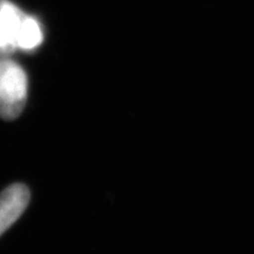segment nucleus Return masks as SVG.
I'll return each instance as SVG.
<instances>
[{
	"mask_svg": "<svg viewBox=\"0 0 254 254\" xmlns=\"http://www.w3.org/2000/svg\"><path fill=\"white\" fill-rule=\"evenodd\" d=\"M28 79L15 62L0 60V118L6 121L18 118L26 105Z\"/></svg>",
	"mask_w": 254,
	"mask_h": 254,
	"instance_id": "f257e3e1",
	"label": "nucleus"
},
{
	"mask_svg": "<svg viewBox=\"0 0 254 254\" xmlns=\"http://www.w3.org/2000/svg\"><path fill=\"white\" fill-rule=\"evenodd\" d=\"M30 202V190L21 184L7 187L0 194V235H2L21 214Z\"/></svg>",
	"mask_w": 254,
	"mask_h": 254,
	"instance_id": "f03ea898",
	"label": "nucleus"
},
{
	"mask_svg": "<svg viewBox=\"0 0 254 254\" xmlns=\"http://www.w3.org/2000/svg\"><path fill=\"white\" fill-rule=\"evenodd\" d=\"M26 15L7 0H0V45L15 49L22 20Z\"/></svg>",
	"mask_w": 254,
	"mask_h": 254,
	"instance_id": "7ed1b4c3",
	"label": "nucleus"
},
{
	"mask_svg": "<svg viewBox=\"0 0 254 254\" xmlns=\"http://www.w3.org/2000/svg\"><path fill=\"white\" fill-rule=\"evenodd\" d=\"M43 41V34L38 22L34 19L26 16L22 20L21 26L17 36V47L22 49H33V48L41 45Z\"/></svg>",
	"mask_w": 254,
	"mask_h": 254,
	"instance_id": "20e7f679",
	"label": "nucleus"
},
{
	"mask_svg": "<svg viewBox=\"0 0 254 254\" xmlns=\"http://www.w3.org/2000/svg\"><path fill=\"white\" fill-rule=\"evenodd\" d=\"M12 51H14V50L11 49V48H7V47L0 45V54H9Z\"/></svg>",
	"mask_w": 254,
	"mask_h": 254,
	"instance_id": "39448f33",
	"label": "nucleus"
}]
</instances>
